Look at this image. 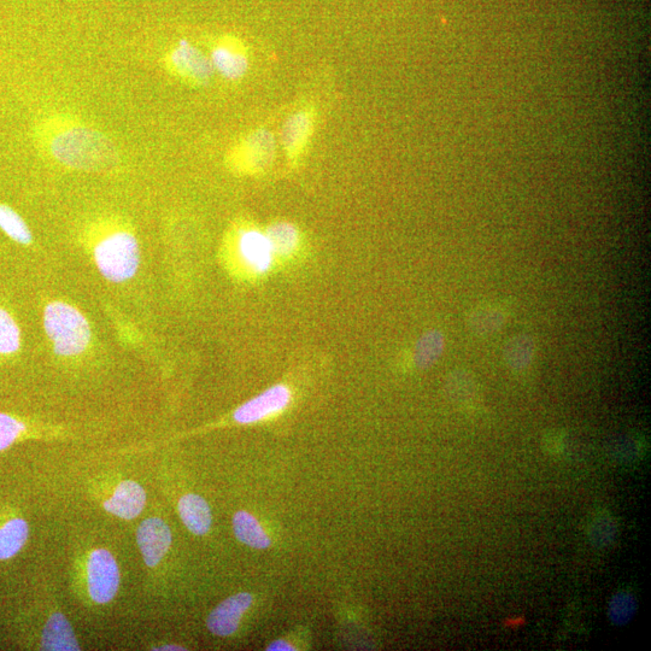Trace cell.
<instances>
[{
    "mask_svg": "<svg viewBox=\"0 0 651 651\" xmlns=\"http://www.w3.org/2000/svg\"><path fill=\"white\" fill-rule=\"evenodd\" d=\"M41 648L50 651H78L79 643L76 641L73 627L61 613L51 615L43 632Z\"/></svg>",
    "mask_w": 651,
    "mask_h": 651,
    "instance_id": "5bb4252c",
    "label": "cell"
},
{
    "mask_svg": "<svg viewBox=\"0 0 651 651\" xmlns=\"http://www.w3.org/2000/svg\"><path fill=\"white\" fill-rule=\"evenodd\" d=\"M239 255L245 266L255 274H266L272 268L274 251L266 233L248 230L240 234Z\"/></svg>",
    "mask_w": 651,
    "mask_h": 651,
    "instance_id": "30bf717a",
    "label": "cell"
},
{
    "mask_svg": "<svg viewBox=\"0 0 651 651\" xmlns=\"http://www.w3.org/2000/svg\"><path fill=\"white\" fill-rule=\"evenodd\" d=\"M290 402L291 392L289 387L275 385L239 407L234 412V420L238 424H254V422L268 418V416L280 413L281 410L289 406Z\"/></svg>",
    "mask_w": 651,
    "mask_h": 651,
    "instance_id": "8992f818",
    "label": "cell"
},
{
    "mask_svg": "<svg viewBox=\"0 0 651 651\" xmlns=\"http://www.w3.org/2000/svg\"><path fill=\"white\" fill-rule=\"evenodd\" d=\"M251 604L252 596L250 594H237L227 598L210 613L207 621L209 631L219 637L233 635Z\"/></svg>",
    "mask_w": 651,
    "mask_h": 651,
    "instance_id": "9c48e42d",
    "label": "cell"
},
{
    "mask_svg": "<svg viewBox=\"0 0 651 651\" xmlns=\"http://www.w3.org/2000/svg\"><path fill=\"white\" fill-rule=\"evenodd\" d=\"M274 149L272 133L261 129L250 134L234 149L232 161L240 172L258 173L272 163Z\"/></svg>",
    "mask_w": 651,
    "mask_h": 651,
    "instance_id": "5b68a950",
    "label": "cell"
},
{
    "mask_svg": "<svg viewBox=\"0 0 651 651\" xmlns=\"http://www.w3.org/2000/svg\"><path fill=\"white\" fill-rule=\"evenodd\" d=\"M156 650H185L180 645H164V647L156 648Z\"/></svg>",
    "mask_w": 651,
    "mask_h": 651,
    "instance_id": "cb8c5ba5",
    "label": "cell"
},
{
    "mask_svg": "<svg viewBox=\"0 0 651 651\" xmlns=\"http://www.w3.org/2000/svg\"><path fill=\"white\" fill-rule=\"evenodd\" d=\"M443 338L441 334L430 332L419 340L415 350V361L420 367L430 366L441 355Z\"/></svg>",
    "mask_w": 651,
    "mask_h": 651,
    "instance_id": "44dd1931",
    "label": "cell"
},
{
    "mask_svg": "<svg viewBox=\"0 0 651 651\" xmlns=\"http://www.w3.org/2000/svg\"><path fill=\"white\" fill-rule=\"evenodd\" d=\"M28 538V525L23 519L8 521L0 529V560H9L14 557L26 544Z\"/></svg>",
    "mask_w": 651,
    "mask_h": 651,
    "instance_id": "e0dca14e",
    "label": "cell"
},
{
    "mask_svg": "<svg viewBox=\"0 0 651 651\" xmlns=\"http://www.w3.org/2000/svg\"><path fill=\"white\" fill-rule=\"evenodd\" d=\"M0 230L16 243L28 245L32 242V233L26 222L8 205H0Z\"/></svg>",
    "mask_w": 651,
    "mask_h": 651,
    "instance_id": "d6986e66",
    "label": "cell"
},
{
    "mask_svg": "<svg viewBox=\"0 0 651 651\" xmlns=\"http://www.w3.org/2000/svg\"><path fill=\"white\" fill-rule=\"evenodd\" d=\"M179 513L183 523L193 533L202 536L210 530L211 512L208 503L198 495H186L179 502Z\"/></svg>",
    "mask_w": 651,
    "mask_h": 651,
    "instance_id": "9a60e30c",
    "label": "cell"
},
{
    "mask_svg": "<svg viewBox=\"0 0 651 651\" xmlns=\"http://www.w3.org/2000/svg\"><path fill=\"white\" fill-rule=\"evenodd\" d=\"M21 346V331L7 310L0 308V355H13Z\"/></svg>",
    "mask_w": 651,
    "mask_h": 651,
    "instance_id": "ffe728a7",
    "label": "cell"
},
{
    "mask_svg": "<svg viewBox=\"0 0 651 651\" xmlns=\"http://www.w3.org/2000/svg\"><path fill=\"white\" fill-rule=\"evenodd\" d=\"M137 539L146 565L155 567L168 553L172 544V532L162 519L151 518L139 526Z\"/></svg>",
    "mask_w": 651,
    "mask_h": 651,
    "instance_id": "52a82bcc",
    "label": "cell"
},
{
    "mask_svg": "<svg viewBox=\"0 0 651 651\" xmlns=\"http://www.w3.org/2000/svg\"><path fill=\"white\" fill-rule=\"evenodd\" d=\"M87 582L93 601L108 603L116 596L120 586V571L114 556L108 550L93 551L87 562Z\"/></svg>",
    "mask_w": 651,
    "mask_h": 651,
    "instance_id": "277c9868",
    "label": "cell"
},
{
    "mask_svg": "<svg viewBox=\"0 0 651 651\" xmlns=\"http://www.w3.org/2000/svg\"><path fill=\"white\" fill-rule=\"evenodd\" d=\"M314 129L312 111L301 110L287 119L283 128V145L291 161L297 160L307 148Z\"/></svg>",
    "mask_w": 651,
    "mask_h": 651,
    "instance_id": "7c38bea8",
    "label": "cell"
},
{
    "mask_svg": "<svg viewBox=\"0 0 651 651\" xmlns=\"http://www.w3.org/2000/svg\"><path fill=\"white\" fill-rule=\"evenodd\" d=\"M44 327L60 356H78L91 342L89 321L68 303H50L45 309Z\"/></svg>",
    "mask_w": 651,
    "mask_h": 651,
    "instance_id": "7a4b0ae2",
    "label": "cell"
},
{
    "mask_svg": "<svg viewBox=\"0 0 651 651\" xmlns=\"http://www.w3.org/2000/svg\"><path fill=\"white\" fill-rule=\"evenodd\" d=\"M25 431V425L13 416L0 413V451L13 444L20 434Z\"/></svg>",
    "mask_w": 651,
    "mask_h": 651,
    "instance_id": "7402d4cb",
    "label": "cell"
},
{
    "mask_svg": "<svg viewBox=\"0 0 651 651\" xmlns=\"http://www.w3.org/2000/svg\"><path fill=\"white\" fill-rule=\"evenodd\" d=\"M214 69L230 80L242 79L249 69L248 56L238 40L226 39L221 41L211 54Z\"/></svg>",
    "mask_w": 651,
    "mask_h": 651,
    "instance_id": "8fae6325",
    "label": "cell"
},
{
    "mask_svg": "<svg viewBox=\"0 0 651 651\" xmlns=\"http://www.w3.org/2000/svg\"><path fill=\"white\" fill-rule=\"evenodd\" d=\"M52 154L66 166L76 169H102L113 166L116 152L103 134L85 127H72L58 133L51 142Z\"/></svg>",
    "mask_w": 651,
    "mask_h": 651,
    "instance_id": "6da1fadb",
    "label": "cell"
},
{
    "mask_svg": "<svg viewBox=\"0 0 651 651\" xmlns=\"http://www.w3.org/2000/svg\"><path fill=\"white\" fill-rule=\"evenodd\" d=\"M269 243L272 245L275 256H290L299 245L298 228L290 222H277L266 232Z\"/></svg>",
    "mask_w": 651,
    "mask_h": 651,
    "instance_id": "ac0fdd59",
    "label": "cell"
},
{
    "mask_svg": "<svg viewBox=\"0 0 651 651\" xmlns=\"http://www.w3.org/2000/svg\"><path fill=\"white\" fill-rule=\"evenodd\" d=\"M170 64L181 78L204 84L214 73V66L208 57L185 40H181L170 56Z\"/></svg>",
    "mask_w": 651,
    "mask_h": 651,
    "instance_id": "ba28073f",
    "label": "cell"
},
{
    "mask_svg": "<svg viewBox=\"0 0 651 651\" xmlns=\"http://www.w3.org/2000/svg\"><path fill=\"white\" fill-rule=\"evenodd\" d=\"M145 503L146 494L142 486L127 480L117 486L113 497L104 502V508L121 519L133 520L143 512Z\"/></svg>",
    "mask_w": 651,
    "mask_h": 651,
    "instance_id": "4fadbf2b",
    "label": "cell"
},
{
    "mask_svg": "<svg viewBox=\"0 0 651 651\" xmlns=\"http://www.w3.org/2000/svg\"><path fill=\"white\" fill-rule=\"evenodd\" d=\"M99 272L113 283H123L136 275L140 252L136 237L127 232H116L99 242L95 249Z\"/></svg>",
    "mask_w": 651,
    "mask_h": 651,
    "instance_id": "3957f363",
    "label": "cell"
},
{
    "mask_svg": "<svg viewBox=\"0 0 651 651\" xmlns=\"http://www.w3.org/2000/svg\"><path fill=\"white\" fill-rule=\"evenodd\" d=\"M234 533L240 542L255 549L271 547V539L263 531L258 521L249 513L238 512L233 519Z\"/></svg>",
    "mask_w": 651,
    "mask_h": 651,
    "instance_id": "2e32d148",
    "label": "cell"
},
{
    "mask_svg": "<svg viewBox=\"0 0 651 651\" xmlns=\"http://www.w3.org/2000/svg\"><path fill=\"white\" fill-rule=\"evenodd\" d=\"M268 651H292L295 648H292L291 645L285 641H275L267 648Z\"/></svg>",
    "mask_w": 651,
    "mask_h": 651,
    "instance_id": "603a6c76",
    "label": "cell"
}]
</instances>
